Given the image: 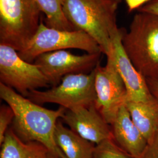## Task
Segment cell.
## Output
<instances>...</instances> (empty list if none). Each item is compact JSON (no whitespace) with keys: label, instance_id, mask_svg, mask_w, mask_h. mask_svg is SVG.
I'll return each mask as SVG.
<instances>
[{"label":"cell","instance_id":"cell-10","mask_svg":"<svg viewBox=\"0 0 158 158\" xmlns=\"http://www.w3.org/2000/svg\"><path fill=\"white\" fill-rule=\"evenodd\" d=\"M61 120L79 135L96 145L113 138L111 128L95 103L67 110Z\"/></svg>","mask_w":158,"mask_h":158},{"label":"cell","instance_id":"cell-3","mask_svg":"<svg viewBox=\"0 0 158 158\" xmlns=\"http://www.w3.org/2000/svg\"><path fill=\"white\" fill-rule=\"evenodd\" d=\"M122 44L137 70L146 79L158 80V17L138 12L129 30L123 29Z\"/></svg>","mask_w":158,"mask_h":158},{"label":"cell","instance_id":"cell-14","mask_svg":"<svg viewBox=\"0 0 158 158\" xmlns=\"http://www.w3.org/2000/svg\"><path fill=\"white\" fill-rule=\"evenodd\" d=\"M125 106L132 121L147 139L151 141L158 131V100L145 102L127 101Z\"/></svg>","mask_w":158,"mask_h":158},{"label":"cell","instance_id":"cell-7","mask_svg":"<svg viewBox=\"0 0 158 158\" xmlns=\"http://www.w3.org/2000/svg\"><path fill=\"white\" fill-rule=\"evenodd\" d=\"M0 83L25 97L30 91L50 85L36 64L24 60L18 51L3 44H0Z\"/></svg>","mask_w":158,"mask_h":158},{"label":"cell","instance_id":"cell-5","mask_svg":"<svg viewBox=\"0 0 158 158\" xmlns=\"http://www.w3.org/2000/svg\"><path fill=\"white\" fill-rule=\"evenodd\" d=\"M68 49H80L87 53H102L96 40L84 31L52 28L42 21L33 37L23 50L18 53L24 60L33 63L42 54Z\"/></svg>","mask_w":158,"mask_h":158},{"label":"cell","instance_id":"cell-17","mask_svg":"<svg viewBox=\"0 0 158 158\" xmlns=\"http://www.w3.org/2000/svg\"><path fill=\"white\" fill-rule=\"evenodd\" d=\"M94 158H134L116 144L113 138L96 145Z\"/></svg>","mask_w":158,"mask_h":158},{"label":"cell","instance_id":"cell-2","mask_svg":"<svg viewBox=\"0 0 158 158\" xmlns=\"http://www.w3.org/2000/svg\"><path fill=\"white\" fill-rule=\"evenodd\" d=\"M63 11L77 30L90 35L109 56L113 52V38L118 32L117 10L119 4L111 0H61Z\"/></svg>","mask_w":158,"mask_h":158},{"label":"cell","instance_id":"cell-13","mask_svg":"<svg viewBox=\"0 0 158 158\" xmlns=\"http://www.w3.org/2000/svg\"><path fill=\"white\" fill-rule=\"evenodd\" d=\"M54 138L66 158H94L96 144L65 127L61 119L57 123Z\"/></svg>","mask_w":158,"mask_h":158},{"label":"cell","instance_id":"cell-12","mask_svg":"<svg viewBox=\"0 0 158 158\" xmlns=\"http://www.w3.org/2000/svg\"><path fill=\"white\" fill-rule=\"evenodd\" d=\"M111 125L113 140L116 144L132 158H139L148 142L134 124L125 105L120 108Z\"/></svg>","mask_w":158,"mask_h":158},{"label":"cell","instance_id":"cell-19","mask_svg":"<svg viewBox=\"0 0 158 158\" xmlns=\"http://www.w3.org/2000/svg\"><path fill=\"white\" fill-rule=\"evenodd\" d=\"M139 158H158V131Z\"/></svg>","mask_w":158,"mask_h":158},{"label":"cell","instance_id":"cell-22","mask_svg":"<svg viewBox=\"0 0 158 158\" xmlns=\"http://www.w3.org/2000/svg\"><path fill=\"white\" fill-rule=\"evenodd\" d=\"M147 83L153 96L158 100V80L153 79H147Z\"/></svg>","mask_w":158,"mask_h":158},{"label":"cell","instance_id":"cell-8","mask_svg":"<svg viewBox=\"0 0 158 158\" xmlns=\"http://www.w3.org/2000/svg\"><path fill=\"white\" fill-rule=\"evenodd\" d=\"M106 66L99 63L95 70L96 107L109 125L115 120L120 108L127 100L124 83L116 67L113 52L107 56Z\"/></svg>","mask_w":158,"mask_h":158},{"label":"cell","instance_id":"cell-16","mask_svg":"<svg viewBox=\"0 0 158 158\" xmlns=\"http://www.w3.org/2000/svg\"><path fill=\"white\" fill-rule=\"evenodd\" d=\"M36 1L41 12L45 15L47 27L64 31L77 30L64 15L61 0Z\"/></svg>","mask_w":158,"mask_h":158},{"label":"cell","instance_id":"cell-11","mask_svg":"<svg viewBox=\"0 0 158 158\" xmlns=\"http://www.w3.org/2000/svg\"><path fill=\"white\" fill-rule=\"evenodd\" d=\"M123 29L113 38V55L119 73L124 83L127 100L135 102H145L155 98L145 79L135 68L127 56L122 44Z\"/></svg>","mask_w":158,"mask_h":158},{"label":"cell","instance_id":"cell-20","mask_svg":"<svg viewBox=\"0 0 158 158\" xmlns=\"http://www.w3.org/2000/svg\"><path fill=\"white\" fill-rule=\"evenodd\" d=\"M138 12L149 13L158 17V0H153L138 9Z\"/></svg>","mask_w":158,"mask_h":158},{"label":"cell","instance_id":"cell-18","mask_svg":"<svg viewBox=\"0 0 158 158\" xmlns=\"http://www.w3.org/2000/svg\"><path fill=\"white\" fill-rule=\"evenodd\" d=\"M15 114L12 108L8 104L1 105L0 107V145L4 140L6 132L12 124Z\"/></svg>","mask_w":158,"mask_h":158},{"label":"cell","instance_id":"cell-15","mask_svg":"<svg viewBox=\"0 0 158 158\" xmlns=\"http://www.w3.org/2000/svg\"><path fill=\"white\" fill-rule=\"evenodd\" d=\"M0 146V158H46L49 152L40 142L21 141L11 126Z\"/></svg>","mask_w":158,"mask_h":158},{"label":"cell","instance_id":"cell-9","mask_svg":"<svg viewBox=\"0 0 158 158\" xmlns=\"http://www.w3.org/2000/svg\"><path fill=\"white\" fill-rule=\"evenodd\" d=\"M102 53L76 55L66 50L54 51L40 55L34 63L53 87L68 74L90 73L100 63Z\"/></svg>","mask_w":158,"mask_h":158},{"label":"cell","instance_id":"cell-24","mask_svg":"<svg viewBox=\"0 0 158 158\" xmlns=\"http://www.w3.org/2000/svg\"><path fill=\"white\" fill-rule=\"evenodd\" d=\"M111 1H113L114 2H117L119 4L121 2V0H111Z\"/></svg>","mask_w":158,"mask_h":158},{"label":"cell","instance_id":"cell-23","mask_svg":"<svg viewBox=\"0 0 158 158\" xmlns=\"http://www.w3.org/2000/svg\"><path fill=\"white\" fill-rule=\"evenodd\" d=\"M46 158H59L58 156H57L56 155L52 153L49 152L48 153L47 156H46Z\"/></svg>","mask_w":158,"mask_h":158},{"label":"cell","instance_id":"cell-1","mask_svg":"<svg viewBox=\"0 0 158 158\" xmlns=\"http://www.w3.org/2000/svg\"><path fill=\"white\" fill-rule=\"evenodd\" d=\"M0 97L14 112L11 127L21 141L40 142L49 152L59 158H66L54 138L57 123L66 111L65 108L60 106L53 110L43 107L1 83Z\"/></svg>","mask_w":158,"mask_h":158},{"label":"cell","instance_id":"cell-21","mask_svg":"<svg viewBox=\"0 0 158 158\" xmlns=\"http://www.w3.org/2000/svg\"><path fill=\"white\" fill-rule=\"evenodd\" d=\"M128 9V11L138 10L142 6L146 5L153 0H124Z\"/></svg>","mask_w":158,"mask_h":158},{"label":"cell","instance_id":"cell-6","mask_svg":"<svg viewBox=\"0 0 158 158\" xmlns=\"http://www.w3.org/2000/svg\"><path fill=\"white\" fill-rule=\"evenodd\" d=\"M94 81V69L89 73L68 74L57 85L47 90L31 91L27 98L39 105L54 103L66 110L89 106L96 102Z\"/></svg>","mask_w":158,"mask_h":158},{"label":"cell","instance_id":"cell-4","mask_svg":"<svg viewBox=\"0 0 158 158\" xmlns=\"http://www.w3.org/2000/svg\"><path fill=\"white\" fill-rule=\"evenodd\" d=\"M36 0H0V44L22 51L40 26Z\"/></svg>","mask_w":158,"mask_h":158}]
</instances>
